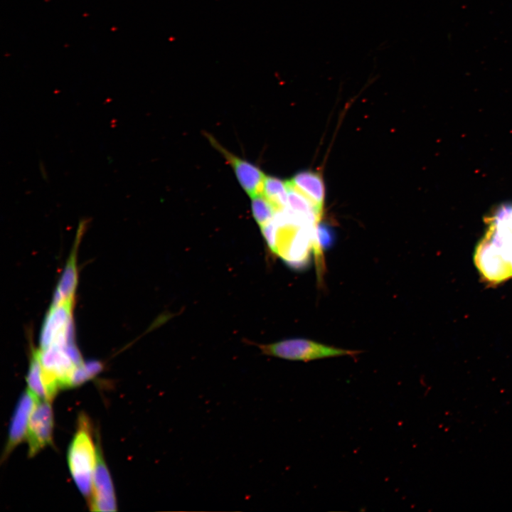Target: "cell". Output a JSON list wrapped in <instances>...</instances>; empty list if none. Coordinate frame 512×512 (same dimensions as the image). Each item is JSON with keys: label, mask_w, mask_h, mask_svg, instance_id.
I'll use <instances>...</instances> for the list:
<instances>
[{"label": "cell", "mask_w": 512, "mask_h": 512, "mask_svg": "<svg viewBox=\"0 0 512 512\" xmlns=\"http://www.w3.org/2000/svg\"><path fill=\"white\" fill-rule=\"evenodd\" d=\"M53 414L50 401L38 400L31 412L26 439L29 457L51 443Z\"/></svg>", "instance_id": "obj_4"}, {"label": "cell", "mask_w": 512, "mask_h": 512, "mask_svg": "<svg viewBox=\"0 0 512 512\" xmlns=\"http://www.w3.org/2000/svg\"><path fill=\"white\" fill-rule=\"evenodd\" d=\"M263 195L280 211L287 207L288 196L286 181L270 176H266Z\"/></svg>", "instance_id": "obj_10"}, {"label": "cell", "mask_w": 512, "mask_h": 512, "mask_svg": "<svg viewBox=\"0 0 512 512\" xmlns=\"http://www.w3.org/2000/svg\"><path fill=\"white\" fill-rule=\"evenodd\" d=\"M212 146L216 149L232 166L235 176L245 193L252 198L263 194L266 175L257 166L242 159L223 147L214 137L205 133Z\"/></svg>", "instance_id": "obj_3"}, {"label": "cell", "mask_w": 512, "mask_h": 512, "mask_svg": "<svg viewBox=\"0 0 512 512\" xmlns=\"http://www.w3.org/2000/svg\"><path fill=\"white\" fill-rule=\"evenodd\" d=\"M488 223L484 237L498 247L512 272V205L501 206Z\"/></svg>", "instance_id": "obj_6"}, {"label": "cell", "mask_w": 512, "mask_h": 512, "mask_svg": "<svg viewBox=\"0 0 512 512\" xmlns=\"http://www.w3.org/2000/svg\"><path fill=\"white\" fill-rule=\"evenodd\" d=\"M97 451L92 437L90 423L81 415L78 430L69 447L68 462L73 479L78 489L90 501Z\"/></svg>", "instance_id": "obj_1"}, {"label": "cell", "mask_w": 512, "mask_h": 512, "mask_svg": "<svg viewBox=\"0 0 512 512\" xmlns=\"http://www.w3.org/2000/svg\"><path fill=\"white\" fill-rule=\"evenodd\" d=\"M333 232L329 226L318 223L316 226V240L319 249L329 246L333 240Z\"/></svg>", "instance_id": "obj_14"}, {"label": "cell", "mask_w": 512, "mask_h": 512, "mask_svg": "<svg viewBox=\"0 0 512 512\" xmlns=\"http://www.w3.org/2000/svg\"><path fill=\"white\" fill-rule=\"evenodd\" d=\"M251 199L252 215L259 226L262 228L273 220L277 210L263 194L254 196Z\"/></svg>", "instance_id": "obj_12"}, {"label": "cell", "mask_w": 512, "mask_h": 512, "mask_svg": "<svg viewBox=\"0 0 512 512\" xmlns=\"http://www.w3.org/2000/svg\"><path fill=\"white\" fill-rule=\"evenodd\" d=\"M474 261L480 273L491 282H500L512 276L511 270L498 247L486 237L477 245Z\"/></svg>", "instance_id": "obj_5"}, {"label": "cell", "mask_w": 512, "mask_h": 512, "mask_svg": "<svg viewBox=\"0 0 512 512\" xmlns=\"http://www.w3.org/2000/svg\"><path fill=\"white\" fill-rule=\"evenodd\" d=\"M26 380L28 390L38 400L51 401L43 375L40 361L35 352L33 354Z\"/></svg>", "instance_id": "obj_11"}, {"label": "cell", "mask_w": 512, "mask_h": 512, "mask_svg": "<svg viewBox=\"0 0 512 512\" xmlns=\"http://www.w3.org/2000/svg\"><path fill=\"white\" fill-rule=\"evenodd\" d=\"M38 400L28 389L20 398L11 418L3 459H6L26 438L31 415Z\"/></svg>", "instance_id": "obj_8"}, {"label": "cell", "mask_w": 512, "mask_h": 512, "mask_svg": "<svg viewBox=\"0 0 512 512\" xmlns=\"http://www.w3.org/2000/svg\"><path fill=\"white\" fill-rule=\"evenodd\" d=\"M262 354L289 361H310L338 356H353L358 351L336 348L306 338H289L258 344Z\"/></svg>", "instance_id": "obj_2"}, {"label": "cell", "mask_w": 512, "mask_h": 512, "mask_svg": "<svg viewBox=\"0 0 512 512\" xmlns=\"http://www.w3.org/2000/svg\"><path fill=\"white\" fill-rule=\"evenodd\" d=\"M290 182L321 208L325 198V186L321 174L317 171L305 170L297 173Z\"/></svg>", "instance_id": "obj_9"}, {"label": "cell", "mask_w": 512, "mask_h": 512, "mask_svg": "<svg viewBox=\"0 0 512 512\" xmlns=\"http://www.w3.org/2000/svg\"><path fill=\"white\" fill-rule=\"evenodd\" d=\"M90 503L93 511H117L113 484L100 449L97 450Z\"/></svg>", "instance_id": "obj_7"}, {"label": "cell", "mask_w": 512, "mask_h": 512, "mask_svg": "<svg viewBox=\"0 0 512 512\" xmlns=\"http://www.w3.org/2000/svg\"><path fill=\"white\" fill-rule=\"evenodd\" d=\"M102 365L96 361L82 363L75 370L70 381V387L78 386L97 375Z\"/></svg>", "instance_id": "obj_13"}]
</instances>
